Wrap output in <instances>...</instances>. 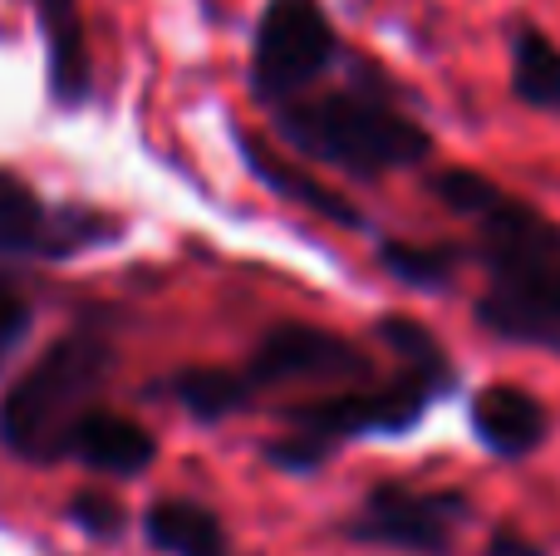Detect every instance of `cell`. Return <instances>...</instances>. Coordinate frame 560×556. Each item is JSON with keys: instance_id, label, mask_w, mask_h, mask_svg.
Returning a JSON list of instances; mask_svg holds the SVG:
<instances>
[{"instance_id": "cell-1", "label": "cell", "mask_w": 560, "mask_h": 556, "mask_svg": "<svg viewBox=\"0 0 560 556\" xmlns=\"http://www.w3.org/2000/svg\"><path fill=\"white\" fill-rule=\"evenodd\" d=\"M428 193L472 227L467 252L487 281L472 301L477 331L560 360V222L477 167H433Z\"/></svg>"}, {"instance_id": "cell-2", "label": "cell", "mask_w": 560, "mask_h": 556, "mask_svg": "<svg viewBox=\"0 0 560 556\" xmlns=\"http://www.w3.org/2000/svg\"><path fill=\"white\" fill-rule=\"evenodd\" d=\"M374 340L394 355V374L285 409V433L261 449L271 468L310 478L359 439H408L438 404L463 390V370L447 345L413 315L384 311L374 321Z\"/></svg>"}, {"instance_id": "cell-4", "label": "cell", "mask_w": 560, "mask_h": 556, "mask_svg": "<svg viewBox=\"0 0 560 556\" xmlns=\"http://www.w3.org/2000/svg\"><path fill=\"white\" fill-rule=\"evenodd\" d=\"M114 340L98 325H74L35 355L25 374L0 399V449L30 468L65 463V443L98 394L114 380Z\"/></svg>"}, {"instance_id": "cell-5", "label": "cell", "mask_w": 560, "mask_h": 556, "mask_svg": "<svg viewBox=\"0 0 560 556\" xmlns=\"http://www.w3.org/2000/svg\"><path fill=\"white\" fill-rule=\"evenodd\" d=\"M349 45L339 39L335 15L325 0H266L252 30V59H246V89L271 114L290 99L329 84L345 69Z\"/></svg>"}, {"instance_id": "cell-6", "label": "cell", "mask_w": 560, "mask_h": 556, "mask_svg": "<svg viewBox=\"0 0 560 556\" xmlns=\"http://www.w3.org/2000/svg\"><path fill=\"white\" fill-rule=\"evenodd\" d=\"M472 522H477V502L467 488L378 478L369 483L359 508L339 522V537L364 552L457 556V542H463V532Z\"/></svg>"}, {"instance_id": "cell-7", "label": "cell", "mask_w": 560, "mask_h": 556, "mask_svg": "<svg viewBox=\"0 0 560 556\" xmlns=\"http://www.w3.org/2000/svg\"><path fill=\"white\" fill-rule=\"evenodd\" d=\"M124 236V222L104 207L55 202L35 183L0 167V266H59L74 256L104 252Z\"/></svg>"}, {"instance_id": "cell-8", "label": "cell", "mask_w": 560, "mask_h": 556, "mask_svg": "<svg viewBox=\"0 0 560 556\" xmlns=\"http://www.w3.org/2000/svg\"><path fill=\"white\" fill-rule=\"evenodd\" d=\"M256 394L266 390H295V384H329V390H354V384L378 380L374 355L354 345L349 335L325 331L310 321H276L256 340L252 360L242 364Z\"/></svg>"}, {"instance_id": "cell-18", "label": "cell", "mask_w": 560, "mask_h": 556, "mask_svg": "<svg viewBox=\"0 0 560 556\" xmlns=\"http://www.w3.org/2000/svg\"><path fill=\"white\" fill-rule=\"evenodd\" d=\"M30 321H35V315H30L25 291H20L10 276H0V364H5V355L30 335Z\"/></svg>"}, {"instance_id": "cell-15", "label": "cell", "mask_w": 560, "mask_h": 556, "mask_svg": "<svg viewBox=\"0 0 560 556\" xmlns=\"http://www.w3.org/2000/svg\"><path fill=\"white\" fill-rule=\"evenodd\" d=\"M374 262L388 281L408 286V291L443 296V291H453L457 271L472 266V252H467V242H408V236H378Z\"/></svg>"}, {"instance_id": "cell-16", "label": "cell", "mask_w": 560, "mask_h": 556, "mask_svg": "<svg viewBox=\"0 0 560 556\" xmlns=\"http://www.w3.org/2000/svg\"><path fill=\"white\" fill-rule=\"evenodd\" d=\"M163 394L177 409L192 414L197 424H226L256 404V390H252V380H246V370H232V364H192V370H177L163 380Z\"/></svg>"}, {"instance_id": "cell-17", "label": "cell", "mask_w": 560, "mask_h": 556, "mask_svg": "<svg viewBox=\"0 0 560 556\" xmlns=\"http://www.w3.org/2000/svg\"><path fill=\"white\" fill-rule=\"evenodd\" d=\"M65 518L74 522L84 537H94V542H118L128 532V512H124V502L118 498H108V493H98V488H84V493H74L69 498V508H65Z\"/></svg>"}, {"instance_id": "cell-14", "label": "cell", "mask_w": 560, "mask_h": 556, "mask_svg": "<svg viewBox=\"0 0 560 556\" xmlns=\"http://www.w3.org/2000/svg\"><path fill=\"white\" fill-rule=\"evenodd\" d=\"M143 542L163 556H232L222 518L192 498H158L143 512Z\"/></svg>"}, {"instance_id": "cell-9", "label": "cell", "mask_w": 560, "mask_h": 556, "mask_svg": "<svg viewBox=\"0 0 560 556\" xmlns=\"http://www.w3.org/2000/svg\"><path fill=\"white\" fill-rule=\"evenodd\" d=\"M467 433L477 439V449L497 463H526L532 453H541L556 433V414L541 394H532L526 384L492 380L482 390L467 394Z\"/></svg>"}, {"instance_id": "cell-19", "label": "cell", "mask_w": 560, "mask_h": 556, "mask_svg": "<svg viewBox=\"0 0 560 556\" xmlns=\"http://www.w3.org/2000/svg\"><path fill=\"white\" fill-rule=\"evenodd\" d=\"M482 556H551V547H546V542H536V537H526V532L512 528V522H502V528L487 532Z\"/></svg>"}, {"instance_id": "cell-10", "label": "cell", "mask_w": 560, "mask_h": 556, "mask_svg": "<svg viewBox=\"0 0 560 556\" xmlns=\"http://www.w3.org/2000/svg\"><path fill=\"white\" fill-rule=\"evenodd\" d=\"M236 148H242L246 173H252L266 193H276V197H285V202L305 207L310 217H319V222H329V227H345V232L374 236V222H369L364 207H359L354 197L335 193L329 183H319V177L310 173V163H300V158H280L276 148H266L256 134H236Z\"/></svg>"}, {"instance_id": "cell-3", "label": "cell", "mask_w": 560, "mask_h": 556, "mask_svg": "<svg viewBox=\"0 0 560 556\" xmlns=\"http://www.w3.org/2000/svg\"><path fill=\"white\" fill-rule=\"evenodd\" d=\"M266 118L300 163L335 167L354 183L413 173L438 148L433 128L413 114V94L359 49H349L339 79L271 108Z\"/></svg>"}, {"instance_id": "cell-11", "label": "cell", "mask_w": 560, "mask_h": 556, "mask_svg": "<svg viewBox=\"0 0 560 556\" xmlns=\"http://www.w3.org/2000/svg\"><path fill=\"white\" fill-rule=\"evenodd\" d=\"M30 15L45 39L49 99L59 108H84L94 99V55H89V25L79 0H30Z\"/></svg>"}, {"instance_id": "cell-13", "label": "cell", "mask_w": 560, "mask_h": 556, "mask_svg": "<svg viewBox=\"0 0 560 556\" xmlns=\"http://www.w3.org/2000/svg\"><path fill=\"white\" fill-rule=\"evenodd\" d=\"M506 84L522 108L560 118V39L532 15H512L506 25Z\"/></svg>"}, {"instance_id": "cell-12", "label": "cell", "mask_w": 560, "mask_h": 556, "mask_svg": "<svg viewBox=\"0 0 560 556\" xmlns=\"http://www.w3.org/2000/svg\"><path fill=\"white\" fill-rule=\"evenodd\" d=\"M153 459H158V439L143 424L124 419L114 409L84 414L65 443V463H84V468L104 473V478H138Z\"/></svg>"}]
</instances>
